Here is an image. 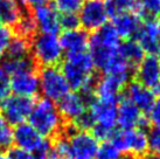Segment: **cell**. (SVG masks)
Instances as JSON below:
<instances>
[{
	"mask_svg": "<svg viewBox=\"0 0 160 159\" xmlns=\"http://www.w3.org/2000/svg\"><path fill=\"white\" fill-rule=\"evenodd\" d=\"M29 53H31V44L28 39L18 35L12 39L6 55L8 59L21 60V59L29 58Z\"/></svg>",
	"mask_w": 160,
	"mask_h": 159,
	"instance_id": "25",
	"label": "cell"
},
{
	"mask_svg": "<svg viewBox=\"0 0 160 159\" xmlns=\"http://www.w3.org/2000/svg\"><path fill=\"white\" fill-rule=\"evenodd\" d=\"M142 159H160V156H157L154 153H146L145 156H142Z\"/></svg>",
	"mask_w": 160,
	"mask_h": 159,
	"instance_id": "41",
	"label": "cell"
},
{
	"mask_svg": "<svg viewBox=\"0 0 160 159\" xmlns=\"http://www.w3.org/2000/svg\"><path fill=\"white\" fill-rule=\"evenodd\" d=\"M113 132H115V129L107 128V126H103V125H99V124H95V126L91 129V135L97 141H110Z\"/></svg>",
	"mask_w": 160,
	"mask_h": 159,
	"instance_id": "36",
	"label": "cell"
},
{
	"mask_svg": "<svg viewBox=\"0 0 160 159\" xmlns=\"http://www.w3.org/2000/svg\"><path fill=\"white\" fill-rule=\"evenodd\" d=\"M25 14L21 0H0V21L6 26H15Z\"/></svg>",
	"mask_w": 160,
	"mask_h": 159,
	"instance_id": "22",
	"label": "cell"
},
{
	"mask_svg": "<svg viewBox=\"0 0 160 159\" xmlns=\"http://www.w3.org/2000/svg\"><path fill=\"white\" fill-rule=\"evenodd\" d=\"M60 26L64 31L80 28V19L77 13H67L60 15Z\"/></svg>",
	"mask_w": 160,
	"mask_h": 159,
	"instance_id": "34",
	"label": "cell"
},
{
	"mask_svg": "<svg viewBox=\"0 0 160 159\" xmlns=\"http://www.w3.org/2000/svg\"><path fill=\"white\" fill-rule=\"evenodd\" d=\"M64 136L68 139L72 159H96L99 144L91 132L78 130L71 124L66 129Z\"/></svg>",
	"mask_w": 160,
	"mask_h": 159,
	"instance_id": "7",
	"label": "cell"
},
{
	"mask_svg": "<svg viewBox=\"0 0 160 159\" xmlns=\"http://www.w3.org/2000/svg\"><path fill=\"white\" fill-rule=\"evenodd\" d=\"M7 158L8 159H35L34 155L31 152H27L21 149H9L8 153H7Z\"/></svg>",
	"mask_w": 160,
	"mask_h": 159,
	"instance_id": "38",
	"label": "cell"
},
{
	"mask_svg": "<svg viewBox=\"0 0 160 159\" xmlns=\"http://www.w3.org/2000/svg\"><path fill=\"white\" fill-rule=\"evenodd\" d=\"M147 135V145L151 153L160 156V126H153Z\"/></svg>",
	"mask_w": 160,
	"mask_h": 159,
	"instance_id": "33",
	"label": "cell"
},
{
	"mask_svg": "<svg viewBox=\"0 0 160 159\" xmlns=\"http://www.w3.org/2000/svg\"><path fill=\"white\" fill-rule=\"evenodd\" d=\"M142 19L138 17L136 13L132 12H126L122 13L119 15L113 17L112 26L115 27L120 39H136L138 33L142 28Z\"/></svg>",
	"mask_w": 160,
	"mask_h": 159,
	"instance_id": "19",
	"label": "cell"
},
{
	"mask_svg": "<svg viewBox=\"0 0 160 159\" xmlns=\"http://www.w3.org/2000/svg\"><path fill=\"white\" fill-rule=\"evenodd\" d=\"M120 36L112 25L105 23L89 39V55L95 68L107 73L119 58Z\"/></svg>",
	"mask_w": 160,
	"mask_h": 159,
	"instance_id": "1",
	"label": "cell"
},
{
	"mask_svg": "<svg viewBox=\"0 0 160 159\" xmlns=\"http://www.w3.org/2000/svg\"><path fill=\"white\" fill-rule=\"evenodd\" d=\"M137 15L146 21L160 17V0H137L134 5Z\"/></svg>",
	"mask_w": 160,
	"mask_h": 159,
	"instance_id": "24",
	"label": "cell"
},
{
	"mask_svg": "<svg viewBox=\"0 0 160 159\" xmlns=\"http://www.w3.org/2000/svg\"><path fill=\"white\" fill-rule=\"evenodd\" d=\"M0 159H8L7 158V155H5L2 151H0Z\"/></svg>",
	"mask_w": 160,
	"mask_h": 159,
	"instance_id": "43",
	"label": "cell"
},
{
	"mask_svg": "<svg viewBox=\"0 0 160 159\" xmlns=\"http://www.w3.org/2000/svg\"><path fill=\"white\" fill-rule=\"evenodd\" d=\"M11 91V77L0 66V102L8 97Z\"/></svg>",
	"mask_w": 160,
	"mask_h": 159,
	"instance_id": "35",
	"label": "cell"
},
{
	"mask_svg": "<svg viewBox=\"0 0 160 159\" xmlns=\"http://www.w3.org/2000/svg\"><path fill=\"white\" fill-rule=\"evenodd\" d=\"M58 39L63 53L67 55L84 53L89 47V36L84 29L81 28L64 31Z\"/></svg>",
	"mask_w": 160,
	"mask_h": 159,
	"instance_id": "18",
	"label": "cell"
},
{
	"mask_svg": "<svg viewBox=\"0 0 160 159\" xmlns=\"http://www.w3.org/2000/svg\"><path fill=\"white\" fill-rule=\"evenodd\" d=\"M31 53L33 60L42 67L56 66L61 62L63 50L56 34L40 33L32 36Z\"/></svg>",
	"mask_w": 160,
	"mask_h": 159,
	"instance_id": "4",
	"label": "cell"
},
{
	"mask_svg": "<svg viewBox=\"0 0 160 159\" xmlns=\"http://www.w3.org/2000/svg\"><path fill=\"white\" fill-rule=\"evenodd\" d=\"M119 101V100H118ZM118 101L115 100H101L93 98L90 102L89 111L95 118L96 124L115 129L117 124V105Z\"/></svg>",
	"mask_w": 160,
	"mask_h": 159,
	"instance_id": "15",
	"label": "cell"
},
{
	"mask_svg": "<svg viewBox=\"0 0 160 159\" xmlns=\"http://www.w3.org/2000/svg\"><path fill=\"white\" fill-rule=\"evenodd\" d=\"M95 124H96L95 118L88 109L72 122V125H75L76 129L82 130V131H90L95 126Z\"/></svg>",
	"mask_w": 160,
	"mask_h": 159,
	"instance_id": "31",
	"label": "cell"
},
{
	"mask_svg": "<svg viewBox=\"0 0 160 159\" xmlns=\"http://www.w3.org/2000/svg\"><path fill=\"white\" fill-rule=\"evenodd\" d=\"M14 144V129L2 117H0V151L9 150Z\"/></svg>",
	"mask_w": 160,
	"mask_h": 159,
	"instance_id": "28",
	"label": "cell"
},
{
	"mask_svg": "<svg viewBox=\"0 0 160 159\" xmlns=\"http://www.w3.org/2000/svg\"><path fill=\"white\" fill-rule=\"evenodd\" d=\"M84 0H53L54 8L61 14L77 13Z\"/></svg>",
	"mask_w": 160,
	"mask_h": 159,
	"instance_id": "29",
	"label": "cell"
},
{
	"mask_svg": "<svg viewBox=\"0 0 160 159\" xmlns=\"http://www.w3.org/2000/svg\"><path fill=\"white\" fill-rule=\"evenodd\" d=\"M11 77V90L14 95L23 97H34L40 91L39 74L36 73L35 66L23 68L13 73Z\"/></svg>",
	"mask_w": 160,
	"mask_h": 159,
	"instance_id": "10",
	"label": "cell"
},
{
	"mask_svg": "<svg viewBox=\"0 0 160 159\" xmlns=\"http://www.w3.org/2000/svg\"><path fill=\"white\" fill-rule=\"evenodd\" d=\"M157 25H158V29H159V33H160V19H159V21L157 22Z\"/></svg>",
	"mask_w": 160,
	"mask_h": 159,
	"instance_id": "44",
	"label": "cell"
},
{
	"mask_svg": "<svg viewBox=\"0 0 160 159\" xmlns=\"http://www.w3.org/2000/svg\"><path fill=\"white\" fill-rule=\"evenodd\" d=\"M108 18L104 0H84L78 11L80 26L85 32H96L107 23Z\"/></svg>",
	"mask_w": 160,
	"mask_h": 159,
	"instance_id": "9",
	"label": "cell"
},
{
	"mask_svg": "<svg viewBox=\"0 0 160 159\" xmlns=\"http://www.w3.org/2000/svg\"><path fill=\"white\" fill-rule=\"evenodd\" d=\"M119 55L130 67H137L142 60L145 58V50L138 44L137 40H126L125 42L120 44Z\"/></svg>",
	"mask_w": 160,
	"mask_h": 159,
	"instance_id": "23",
	"label": "cell"
},
{
	"mask_svg": "<svg viewBox=\"0 0 160 159\" xmlns=\"http://www.w3.org/2000/svg\"><path fill=\"white\" fill-rule=\"evenodd\" d=\"M14 143L18 149L31 153H36L50 146L47 138L42 137L29 123H21L14 129Z\"/></svg>",
	"mask_w": 160,
	"mask_h": 159,
	"instance_id": "11",
	"label": "cell"
},
{
	"mask_svg": "<svg viewBox=\"0 0 160 159\" xmlns=\"http://www.w3.org/2000/svg\"><path fill=\"white\" fill-rule=\"evenodd\" d=\"M15 29H17V33H18L19 36H22V38H26V39L35 35L36 25L34 22L33 17H32V14H23L22 18L17 22Z\"/></svg>",
	"mask_w": 160,
	"mask_h": 159,
	"instance_id": "27",
	"label": "cell"
},
{
	"mask_svg": "<svg viewBox=\"0 0 160 159\" xmlns=\"http://www.w3.org/2000/svg\"><path fill=\"white\" fill-rule=\"evenodd\" d=\"M120 159H122V158H120Z\"/></svg>",
	"mask_w": 160,
	"mask_h": 159,
	"instance_id": "45",
	"label": "cell"
},
{
	"mask_svg": "<svg viewBox=\"0 0 160 159\" xmlns=\"http://www.w3.org/2000/svg\"><path fill=\"white\" fill-rule=\"evenodd\" d=\"M48 0H21V3L26 6H29V7H35V6H39V5L46 4Z\"/></svg>",
	"mask_w": 160,
	"mask_h": 159,
	"instance_id": "39",
	"label": "cell"
},
{
	"mask_svg": "<svg viewBox=\"0 0 160 159\" xmlns=\"http://www.w3.org/2000/svg\"><path fill=\"white\" fill-rule=\"evenodd\" d=\"M129 83L126 80L112 74H104L102 79L97 81L93 87L95 97L101 100H115L118 101L122 90Z\"/></svg>",
	"mask_w": 160,
	"mask_h": 159,
	"instance_id": "16",
	"label": "cell"
},
{
	"mask_svg": "<svg viewBox=\"0 0 160 159\" xmlns=\"http://www.w3.org/2000/svg\"><path fill=\"white\" fill-rule=\"evenodd\" d=\"M48 159H71V158L70 157H68V156H60V155H56V153L50 152Z\"/></svg>",
	"mask_w": 160,
	"mask_h": 159,
	"instance_id": "40",
	"label": "cell"
},
{
	"mask_svg": "<svg viewBox=\"0 0 160 159\" xmlns=\"http://www.w3.org/2000/svg\"><path fill=\"white\" fill-rule=\"evenodd\" d=\"M120 151L111 141H105L98 145L96 159H120Z\"/></svg>",
	"mask_w": 160,
	"mask_h": 159,
	"instance_id": "30",
	"label": "cell"
},
{
	"mask_svg": "<svg viewBox=\"0 0 160 159\" xmlns=\"http://www.w3.org/2000/svg\"><path fill=\"white\" fill-rule=\"evenodd\" d=\"M89 103L84 97V95L80 91L68 93L64 97L58 102V112L61 114L62 118L74 122L78 116H81L85 110Z\"/></svg>",
	"mask_w": 160,
	"mask_h": 159,
	"instance_id": "17",
	"label": "cell"
},
{
	"mask_svg": "<svg viewBox=\"0 0 160 159\" xmlns=\"http://www.w3.org/2000/svg\"><path fill=\"white\" fill-rule=\"evenodd\" d=\"M147 114H148V122L154 126H160V98L156 100Z\"/></svg>",
	"mask_w": 160,
	"mask_h": 159,
	"instance_id": "37",
	"label": "cell"
},
{
	"mask_svg": "<svg viewBox=\"0 0 160 159\" xmlns=\"http://www.w3.org/2000/svg\"><path fill=\"white\" fill-rule=\"evenodd\" d=\"M136 40L145 50V53H156L157 47L160 42V33L157 22L154 20H150L142 23Z\"/></svg>",
	"mask_w": 160,
	"mask_h": 159,
	"instance_id": "21",
	"label": "cell"
},
{
	"mask_svg": "<svg viewBox=\"0 0 160 159\" xmlns=\"http://www.w3.org/2000/svg\"><path fill=\"white\" fill-rule=\"evenodd\" d=\"M137 82L151 89L153 93L160 94V60L153 54H148L137 66Z\"/></svg>",
	"mask_w": 160,
	"mask_h": 159,
	"instance_id": "12",
	"label": "cell"
},
{
	"mask_svg": "<svg viewBox=\"0 0 160 159\" xmlns=\"http://www.w3.org/2000/svg\"><path fill=\"white\" fill-rule=\"evenodd\" d=\"M126 97L142 112H148L153 103L156 102V94L137 81L129 83Z\"/></svg>",
	"mask_w": 160,
	"mask_h": 159,
	"instance_id": "20",
	"label": "cell"
},
{
	"mask_svg": "<svg viewBox=\"0 0 160 159\" xmlns=\"http://www.w3.org/2000/svg\"><path fill=\"white\" fill-rule=\"evenodd\" d=\"M110 141L120 151V153L132 156L133 158H142L148 151L147 135L144 129L134 128L115 131Z\"/></svg>",
	"mask_w": 160,
	"mask_h": 159,
	"instance_id": "5",
	"label": "cell"
},
{
	"mask_svg": "<svg viewBox=\"0 0 160 159\" xmlns=\"http://www.w3.org/2000/svg\"><path fill=\"white\" fill-rule=\"evenodd\" d=\"M32 17L36 25V29H39L40 33L58 34V32L61 29L60 14L54 8L53 5L46 3L33 7Z\"/></svg>",
	"mask_w": 160,
	"mask_h": 159,
	"instance_id": "14",
	"label": "cell"
},
{
	"mask_svg": "<svg viewBox=\"0 0 160 159\" xmlns=\"http://www.w3.org/2000/svg\"><path fill=\"white\" fill-rule=\"evenodd\" d=\"M63 75L71 89L83 91L95 87V66L89 53L67 55L62 63Z\"/></svg>",
	"mask_w": 160,
	"mask_h": 159,
	"instance_id": "2",
	"label": "cell"
},
{
	"mask_svg": "<svg viewBox=\"0 0 160 159\" xmlns=\"http://www.w3.org/2000/svg\"><path fill=\"white\" fill-rule=\"evenodd\" d=\"M119 100L120 101H118L117 105V124L120 126V129H142V126L148 123V121L144 118L142 111L126 96Z\"/></svg>",
	"mask_w": 160,
	"mask_h": 159,
	"instance_id": "13",
	"label": "cell"
},
{
	"mask_svg": "<svg viewBox=\"0 0 160 159\" xmlns=\"http://www.w3.org/2000/svg\"><path fill=\"white\" fill-rule=\"evenodd\" d=\"M28 123L45 138L56 136L63 128V118L58 105L45 97L34 103Z\"/></svg>",
	"mask_w": 160,
	"mask_h": 159,
	"instance_id": "3",
	"label": "cell"
},
{
	"mask_svg": "<svg viewBox=\"0 0 160 159\" xmlns=\"http://www.w3.org/2000/svg\"><path fill=\"white\" fill-rule=\"evenodd\" d=\"M39 85L45 98L54 103H58L70 90L62 70L56 66L42 67L39 73Z\"/></svg>",
	"mask_w": 160,
	"mask_h": 159,
	"instance_id": "6",
	"label": "cell"
},
{
	"mask_svg": "<svg viewBox=\"0 0 160 159\" xmlns=\"http://www.w3.org/2000/svg\"><path fill=\"white\" fill-rule=\"evenodd\" d=\"M109 17H116L122 13L132 12L134 9L136 0H104Z\"/></svg>",
	"mask_w": 160,
	"mask_h": 159,
	"instance_id": "26",
	"label": "cell"
},
{
	"mask_svg": "<svg viewBox=\"0 0 160 159\" xmlns=\"http://www.w3.org/2000/svg\"><path fill=\"white\" fill-rule=\"evenodd\" d=\"M13 38V32L8 26L0 25V59H2L6 55Z\"/></svg>",
	"mask_w": 160,
	"mask_h": 159,
	"instance_id": "32",
	"label": "cell"
},
{
	"mask_svg": "<svg viewBox=\"0 0 160 159\" xmlns=\"http://www.w3.org/2000/svg\"><path fill=\"white\" fill-rule=\"evenodd\" d=\"M156 53H157V58L159 59L160 60V42H159V44H158V47H157V50H156Z\"/></svg>",
	"mask_w": 160,
	"mask_h": 159,
	"instance_id": "42",
	"label": "cell"
},
{
	"mask_svg": "<svg viewBox=\"0 0 160 159\" xmlns=\"http://www.w3.org/2000/svg\"><path fill=\"white\" fill-rule=\"evenodd\" d=\"M34 105L33 100L29 97H23L19 95H9L1 102L0 111L2 118L12 126L25 123L32 112Z\"/></svg>",
	"mask_w": 160,
	"mask_h": 159,
	"instance_id": "8",
	"label": "cell"
}]
</instances>
